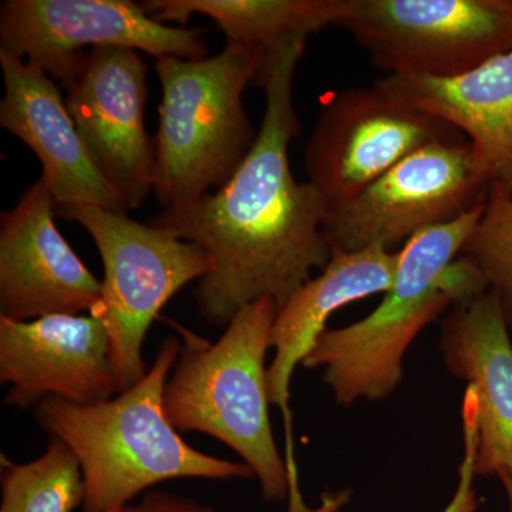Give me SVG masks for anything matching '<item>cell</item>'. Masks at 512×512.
I'll list each match as a JSON object with an SVG mask.
<instances>
[{
  "label": "cell",
  "instance_id": "obj_15",
  "mask_svg": "<svg viewBox=\"0 0 512 512\" xmlns=\"http://www.w3.org/2000/svg\"><path fill=\"white\" fill-rule=\"evenodd\" d=\"M399 251L370 247L345 252L333 249L328 265L306 282L278 309L271 333L274 360L268 367L269 400L279 407L285 423V461L291 478V498L301 500L293 447L291 384L296 367L311 352L332 313L343 306L389 291L396 276Z\"/></svg>",
  "mask_w": 512,
  "mask_h": 512
},
{
  "label": "cell",
  "instance_id": "obj_19",
  "mask_svg": "<svg viewBox=\"0 0 512 512\" xmlns=\"http://www.w3.org/2000/svg\"><path fill=\"white\" fill-rule=\"evenodd\" d=\"M0 512H73L84 501L83 471L63 441L52 437L45 453L28 463L0 457Z\"/></svg>",
  "mask_w": 512,
  "mask_h": 512
},
{
  "label": "cell",
  "instance_id": "obj_12",
  "mask_svg": "<svg viewBox=\"0 0 512 512\" xmlns=\"http://www.w3.org/2000/svg\"><path fill=\"white\" fill-rule=\"evenodd\" d=\"M0 382L5 404L29 409L43 400L94 404L119 394L109 336L92 315H50L18 322L0 316Z\"/></svg>",
  "mask_w": 512,
  "mask_h": 512
},
{
  "label": "cell",
  "instance_id": "obj_4",
  "mask_svg": "<svg viewBox=\"0 0 512 512\" xmlns=\"http://www.w3.org/2000/svg\"><path fill=\"white\" fill-rule=\"evenodd\" d=\"M278 303H249L210 343L180 328L184 345L164 389V410L177 431L227 444L254 471L266 501L289 500L291 478L269 417L266 353Z\"/></svg>",
  "mask_w": 512,
  "mask_h": 512
},
{
  "label": "cell",
  "instance_id": "obj_13",
  "mask_svg": "<svg viewBox=\"0 0 512 512\" xmlns=\"http://www.w3.org/2000/svg\"><path fill=\"white\" fill-rule=\"evenodd\" d=\"M56 202L42 180L0 217V316L28 322L92 313L101 282L55 224Z\"/></svg>",
  "mask_w": 512,
  "mask_h": 512
},
{
  "label": "cell",
  "instance_id": "obj_23",
  "mask_svg": "<svg viewBox=\"0 0 512 512\" xmlns=\"http://www.w3.org/2000/svg\"><path fill=\"white\" fill-rule=\"evenodd\" d=\"M500 480L504 485L505 493H507L508 512H512V481L508 477H501Z\"/></svg>",
  "mask_w": 512,
  "mask_h": 512
},
{
  "label": "cell",
  "instance_id": "obj_22",
  "mask_svg": "<svg viewBox=\"0 0 512 512\" xmlns=\"http://www.w3.org/2000/svg\"><path fill=\"white\" fill-rule=\"evenodd\" d=\"M110 512H222L210 504L173 491L151 490L133 503Z\"/></svg>",
  "mask_w": 512,
  "mask_h": 512
},
{
  "label": "cell",
  "instance_id": "obj_3",
  "mask_svg": "<svg viewBox=\"0 0 512 512\" xmlns=\"http://www.w3.org/2000/svg\"><path fill=\"white\" fill-rule=\"evenodd\" d=\"M484 207L414 235L399 249L393 284L375 311L320 333L302 366L322 369L336 402L386 399L402 383L404 356L421 330L488 291L476 265L460 255Z\"/></svg>",
  "mask_w": 512,
  "mask_h": 512
},
{
  "label": "cell",
  "instance_id": "obj_5",
  "mask_svg": "<svg viewBox=\"0 0 512 512\" xmlns=\"http://www.w3.org/2000/svg\"><path fill=\"white\" fill-rule=\"evenodd\" d=\"M259 66L254 52L235 45L204 59L157 57L163 100L153 192L164 208L220 190L251 153L258 133L242 96Z\"/></svg>",
  "mask_w": 512,
  "mask_h": 512
},
{
  "label": "cell",
  "instance_id": "obj_20",
  "mask_svg": "<svg viewBox=\"0 0 512 512\" xmlns=\"http://www.w3.org/2000/svg\"><path fill=\"white\" fill-rule=\"evenodd\" d=\"M476 265L488 289L500 299L508 326H512V194L491 188L483 215L461 254Z\"/></svg>",
  "mask_w": 512,
  "mask_h": 512
},
{
  "label": "cell",
  "instance_id": "obj_6",
  "mask_svg": "<svg viewBox=\"0 0 512 512\" xmlns=\"http://www.w3.org/2000/svg\"><path fill=\"white\" fill-rule=\"evenodd\" d=\"M56 217L82 225L99 249L104 279L92 315L106 329L119 393L126 392L147 375L143 348L151 323L175 293L211 271L210 255L123 211L60 205Z\"/></svg>",
  "mask_w": 512,
  "mask_h": 512
},
{
  "label": "cell",
  "instance_id": "obj_16",
  "mask_svg": "<svg viewBox=\"0 0 512 512\" xmlns=\"http://www.w3.org/2000/svg\"><path fill=\"white\" fill-rule=\"evenodd\" d=\"M500 299L488 289L453 306L441 329L444 363L477 399L476 476L512 481V340Z\"/></svg>",
  "mask_w": 512,
  "mask_h": 512
},
{
  "label": "cell",
  "instance_id": "obj_14",
  "mask_svg": "<svg viewBox=\"0 0 512 512\" xmlns=\"http://www.w3.org/2000/svg\"><path fill=\"white\" fill-rule=\"evenodd\" d=\"M5 96L0 124L39 158L42 177L60 205H96L126 212L113 188L96 170L59 87L42 70L0 47Z\"/></svg>",
  "mask_w": 512,
  "mask_h": 512
},
{
  "label": "cell",
  "instance_id": "obj_9",
  "mask_svg": "<svg viewBox=\"0 0 512 512\" xmlns=\"http://www.w3.org/2000/svg\"><path fill=\"white\" fill-rule=\"evenodd\" d=\"M446 121L404 103L375 83L333 94L305 150L311 183L329 210L355 198L420 148L460 140Z\"/></svg>",
  "mask_w": 512,
  "mask_h": 512
},
{
  "label": "cell",
  "instance_id": "obj_18",
  "mask_svg": "<svg viewBox=\"0 0 512 512\" xmlns=\"http://www.w3.org/2000/svg\"><path fill=\"white\" fill-rule=\"evenodd\" d=\"M157 22L184 25L192 15L214 20L227 45L245 47L264 59L295 39L335 26L345 0H148L141 3Z\"/></svg>",
  "mask_w": 512,
  "mask_h": 512
},
{
  "label": "cell",
  "instance_id": "obj_7",
  "mask_svg": "<svg viewBox=\"0 0 512 512\" xmlns=\"http://www.w3.org/2000/svg\"><path fill=\"white\" fill-rule=\"evenodd\" d=\"M335 26L389 74L450 79L512 47V0H345Z\"/></svg>",
  "mask_w": 512,
  "mask_h": 512
},
{
  "label": "cell",
  "instance_id": "obj_21",
  "mask_svg": "<svg viewBox=\"0 0 512 512\" xmlns=\"http://www.w3.org/2000/svg\"><path fill=\"white\" fill-rule=\"evenodd\" d=\"M463 440L464 454L458 467L456 493L443 512H477L478 497L474 480H476V453L478 444L477 399L473 390L467 389L463 400Z\"/></svg>",
  "mask_w": 512,
  "mask_h": 512
},
{
  "label": "cell",
  "instance_id": "obj_1",
  "mask_svg": "<svg viewBox=\"0 0 512 512\" xmlns=\"http://www.w3.org/2000/svg\"><path fill=\"white\" fill-rule=\"evenodd\" d=\"M308 37H295L262 59L254 84L264 89L265 114L251 153L220 190L150 221L207 251L211 271L194 296L202 318L227 326L249 303L272 298L282 308L322 271L332 247L325 235L329 207L311 183H298L288 148L298 136L293 74Z\"/></svg>",
  "mask_w": 512,
  "mask_h": 512
},
{
  "label": "cell",
  "instance_id": "obj_17",
  "mask_svg": "<svg viewBox=\"0 0 512 512\" xmlns=\"http://www.w3.org/2000/svg\"><path fill=\"white\" fill-rule=\"evenodd\" d=\"M377 83L466 134L490 190L512 194V47L450 79L387 74Z\"/></svg>",
  "mask_w": 512,
  "mask_h": 512
},
{
  "label": "cell",
  "instance_id": "obj_11",
  "mask_svg": "<svg viewBox=\"0 0 512 512\" xmlns=\"http://www.w3.org/2000/svg\"><path fill=\"white\" fill-rule=\"evenodd\" d=\"M90 160L126 210L153 191L156 144L146 130L147 66L138 50L96 47L62 84Z\"/></svg>",
  "mask_w": 512,
  "mask_h": 512
},
{
  "label": "cell",
  "instance_id": "obj_8",
  "mask_svg": "<svg viewBox=\"0 0 512 512\" xmlns=\"http://www.w3.org/2000/svg\"><path fill=\"white\" fill-rule=\"evenodd\" d=\"M490 184L466 138L436 141L404 158L355 198L329 210L332 249L402 248L427 228L485 204Z\"/></svg>",
  "mask_w": 512,
  "mask_h": 512
},
{
  "label": "cell",
  "instance_id": "obj_10",
  "mask_svg": "<svg viewBox=\"0 0 512 512\" xmlns=\"http://www.w3.org/2000/svg\"><path fill=\"white\" fill-rule=\"evenodd\" d=\"M201 29L171 28L130 0H6L0 8L2 49L64 84L84 47H127L156 57L204 59Z\"/></svg>",
  "mask_w": 512,
  "mask_h": 512
},
{
  "label": "cell",
  "instance_id": "obj_2",
  "mask_svg": "<svg viewBox=\"0 0 512 512\" xmlns=\"http://www.w3.org/2000/svg\"><path fill=\"white\" fill-rule=\"evenodd\" d=\"M180 340L161 343L147 375L104 402L46 399L36 406L40 427L66 444L83 471V512H110L156 485L180 478L254 480L245 463L202 453L180 436L164 410V389L181 352Z\"/></svg>",
  "mask_w": 512,
  "mask_h": 512
}]
</instances>
